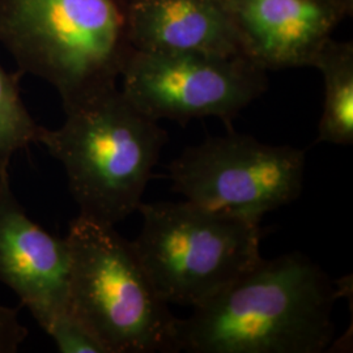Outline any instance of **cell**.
Returning <instances> with one entry per match:
<instances>
[{
	"instance_id": "6da1fadb",
	"label": "cell",
	"mask_w": 353,
	"mask_h": 353,
	"mask_svg": "<svg viewBox=\"0 0 353 353\" xmlns=\"http://www.w3.org/2000/svg\"><path fill=\"white\" fill-rule=\"evenodd\" d=\"M339 297L328 275L301 252L261 259L178 319V348L190 353H321L334 341Z\"/></svg>"
},
{
	"instance_id": "7a4b0ae2",
	"label": "cell",
	"mask_w": 353,
	"mask_h": 353,
	"mask_svg": "<svg viewBox=\"0 0 353 353\" xmlns=\"http://www.w3.org/2000/svg\"><path fill=\"white\" fill-rule=\"evenodd\" d=\"M63 109V125L41 127L37 143L63 165L79 214L115 225L138 212L168 134L118 85Z\"/></svg>"
},
{
	"instance_id": "3957f363",
	"label": "cell",
	"mask_w": 353,
	"mask_h": 353,
	"mask_svg": "<svg viewBox=\"0 0 353 353\" xmlns=\"http://www.w3.org/2000/svg\"><path fill=\"white\" fill-rule=\"evenodd\" d=\"M0 42L67 105L117 85L132 51L126 0H0Z\"/></svg>"
},
{
	"instance_id": "277c9868",
	"label": "cell",
	"mask_w": 353,
	"mask_h": 353,
	"mask_svg": "<svg viewBox=\"0 0 353 353\" xmlns=\"http://www.w3.org/2000/svg\"><path fill=\"white\" fill-rule=\"evenodd\" d=\"M70 310L106 353L178 352V318L154 288L131 241L79 214L65 236Z\"/></svg>"
},
{
	"instance_id": "5b68a950",
	"label": "cell",
	"mask_w": 353,
	"mask_h": 353,
	"mask_svg": "<svg viewBox=\"0 0 353 353\" xmlns=\"http://www.w3.org/2000/svg\"><path fill=\"white\" fill-rule=\"evenodd\" d=\"M131 241L165 303L198 307L261 259V224L183 202L141 203Z\"/></svg>"
},
{
	"instance_id": "8992f818",
	"label": "cell",
	"mask_w": 353,
	"mask_h": 353,
	"mask_svg": "<svg viewBox=\"0 0 353 353\" xmlns=\"http://www.w3.org/2000/svg\"><path fill=\"white\" fill-rule=\"evenodd\" d=\"M305 151L265 144L232 128L188 147L169 165L172 189L216 214L261 224L262 217L299 199Z\"/></svg>"
},
{
	"instance_id": "52a82bcc",
	"label": "cell",
	"mask_w": 353,
	"mask_h": 353,
	"mask_svg": "<svg viewBox=\"0 0 353 353\" xmlns=\"http://www.w3.org/2000/svg\"><path fill=\"white\" fill-rule=\"evenodd\" d=\"M122 92L141 113L160 122L192 119L232 122L267 89V71L245 57L131 51L122 70Z\"/></svg>"
},
{
	"instance_id": "ba28073f",
	"label": "cell",
	"mask_w": 353,
	"mask_h": 353,
	"mask_svg": "<svg viewBox=\"0 0 353 353\" xmlns=\"http://www.w3.org/2000/svg\"><path fill=\"white\" fill-rule=\"evenodd\" d=\"M70 268L67 240L29 219L13 194L10 172L0 173V281L43 330L71 312Z\"/></svg>"
},
{
	"instance_id": "9c48e42d",
	"label": "cell",
	"mask_w": 353,
	"mask_h": 353,
	"mask_svg": "<svg viewBox=\"0 0 353 353\" xmlns=\"http://www.w3.org/2000/svg\"><path fill=\"white\" fill-rule=\"evenodd\" d=\"M242 55L265 71L313 67L353 0H223Z\"/></svg>"
},
{
	"instance_id": "30bf717a",
	"label": "cell",
	"mask_w": 353,
	"mask_h": 353,
	"mask_svg": "<svg viewBox=\"0 0 353 353\" xmlns=\"http://www.w3.org/2000/svg\"><path fill=\"white\" fill-rule=\"evenodd\" d=\"M134 50L243 57L223 0H126Z\"/></svg>"
},
{
	"instance_id": "8fae6325",
	"label": "cell",
	"mask_w": 353,
	"mask_h": 353,
	"mask_svg": "<svg viewBox=\"0 0 353 353\" xmlns=\"http://www.w3.org/2000/svg\"><path fill=\"white\" fill-rule=\"evenodd\" d=\"M313 67L323 76L325 101L316 143L353 144V43L331 38Z\"/></svg>"
},
{
	"instance_id": "7c38bea8",
	"label": "cell",
	"mask_w": 353,
	"mask_h": 353,
	"mask_svg": "<svg viewBox=\"0 0 353 353\" xmlns=\"http://www.w3.org/2000/svg\"><path fill=\"white\" fill-rule=\"evenodd\" d=\"M39 128L23 102L19 77L0 64V173L10 172L14 153L37 143Z\"/></svg>"
},
{
	"instance_id": "4fadbf2b",
	"label": "cell",
	"mask_w": 353,
	"mask_h": 353,
	"mask_svg": "<svg viewBox=\"0 0 353 353\" xmlns=\"http://www.w3.org/2000/svg\"><path fill=\"white\" fill-rule=\"evenodd\" d=\"M46 334L62 353H106L83 323L71 312L52 319L45 328Z\"/></svg>"
},
{
	"instance_id": "5bb4252c",
	"label": "cell",
	"mask_w": 353,
	"mask_h": 353,
	"mask_svg": "<svg viewBox=\"0 0 353 353\" xmlns=\"http://www.w3.org/2000/svg\"><path fill=\"white\" fill-rule=\"evenodd\" d=\"M28 336L17 310L0 305V353L17 352Z\"/></svg>"
}]
</instances>
